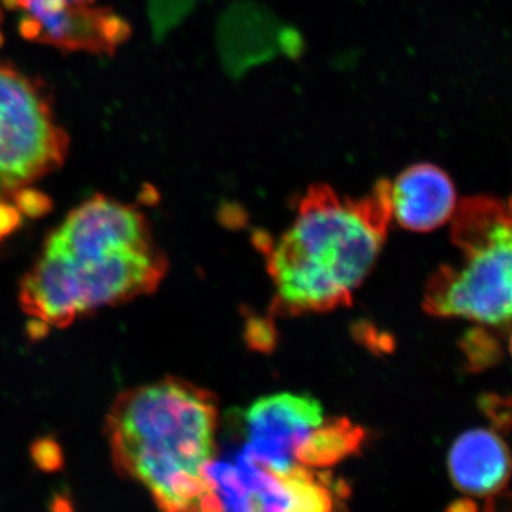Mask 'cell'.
<instances>
[{
    "instance_id": "cell-9",
    "label": "cell",
    "mask_w": 512,
    "mask_h": 512,
    "mask_svg": "<svg viewBox=\"0 0 512 512\" xmlns=\"http://www.w3.org/2000/svg\"><path fill=\"white\" fill-rule=\"evenodd\" d=\"M235 457L251 485L254 512H332V487L316 470L298 466L278 473L259 466L241 451Z\"/></svg>"
},
{
    "instance_id": "cell-8",
    "label": "cell",
    "mask_w": 512,
    "mask_h": 512,
    "mask_svg": "<svg viewBox=\"0 0 512 512\" xmlns=\"http://www.w3.org/2000/svg\"><path fill=\"white\" fill-rule=\"evenodd\" d=\"M390 220L413 232H430L453 220L456 187L446 171L430 163L410 165L389 181Z\"/></svg>"
},
{
    "instance_id": "cell-2",
    "label": "cell",
    "mask_w": 512,
    "mask_h": 512,
    "mask_svg": "<svg viewBox=\"0 0 512 512\" xmlns=\"http://www.w3.org/2000/svg\"><path fill=\"white\" fill-rule=\"evenodd\" d=\"M387 190L389 181L360 198L325 184L309 188L289 227L265 248L276 311L303 315L350 305L386 241Z\"/></svg>"
},
{
    "instance_id": "cell-6",
    "label": "cell",
    "mask_w": 512,
    "mask_h": 512,
    "mask_svg": "<svg viewBox=\"0 0 512 512\" xmlns=\"http://www.w3.org/2000/svg\"><path fill=\"white\" fill-rule=\"evenodd\" d=\"M328 420L319 400L308 394H269L245 410V443L239 451L259 466L285 473L298 467L299 457Z\"/></svg>"
},
{
    "instance_id": "cell-12",
    "label": "cell",
    "mask_w": 512,
    "mask_h": 512,
    "mask_svg": "<svg viewBox=\"0 0 512 512\" xmlns=\"http://www.w3.org/2000/svg\"><path fill=\"white\" fill-rule=\"evenodd\" d=\"M508 207H510V208H511V211H512V198H511L510 205H508Z\"/></svg>"
},
{
    "instance_id": "cell-5",
    "label": "cell",
    "mask_w": 512,
    "mask_h": 512,
    "mask_svg": "<svg viewBox=\"0 0 512 512\" xmlns=\"http://www.w3.org/2000/svg\"><path fill=\"white\" fill-rule=\"evenodd\" d=\"M66 153V134L42 94L0 64V204L55 171Z\"/></svg>"
},
{
    "instance_id": "cell-10",
    "label": "cell",
    "mask_w": 512,
    "mask_h": 512,
    "mask_svg": "<svg viewBox=\"0 0 512 512\" xmlns=\"http://www.w3.org/2000/svg\"><path fill=\"white\" fill-rule=\"evenodd\" d=\"M448 473L457 490L484 497L503 490L512 477V454L500 434L474 429L450 448Z\"/></svg>"
},
{
    "instance_id": "cell-4",
    "label": "cell",
    "mask_w": 512,
    "mask_h": 512,
    "mask_svg": "<svg viewBox=\"0 0 512 512\" xmlns=\"http://www.w3.org/2000/svg\"><path fill=\"white\" fill-rule=\"evenodd\" d=\"M457 264L443 265L424 291L436 318L503 325L512 320V211L497 198H464L453 217Z\"/></svg>"
},
{
    "instance_id": "cell-7",
    "label": "cell",
    "mask_w": 512,
    "mask_h": 512,
    "mask_svg": "<svg viewBox=\"0 0 512 512\" xmlns=\"http://www.w3.org/2000/svg\"><path fill=\"white\" fill-rule=\"evenodd\" d=\"M22 35L66 50L113 53L130 35L127 23L97 0H5Z\"/></svg>"
},
{
    "instance_id": "cell-3",
    "label": "cell",
    "mask_w": 512,
    "mask_h": 512,
    "mask_svg": "<svg viewBox=\"0 0 512 512\" xmlns=\"http://www.w3.org/2000/svg\"><path fill=\"white\" fill-rule=\"evenodd\" d=\"M217 431V399L175 377L119 394L106 417L114 467L144 485L161 512H201Z\"/></svg>"
},
{
    "instance_id": "cell-11",
    "label": "cell",
    "mask_w": 512,
    "mask_h": 512,
    "mask_svg": "<svg viewBox=\"0 0 512 512\" xmlns=\"http://www.w3.org/2000/svg\"><path fill=\"white\" fill-rule=\"evenodd\" d=\"M510 352H511V356H512V333H511V338H510Z\"/></svg>"
},
{
    "instance_id": "cell-1",
    "label": "cell",
    "mask_w": 512,
    "mask_h": 512,
    "mask_svg": "<svg viewBox=\"0 0 512 512\" xmlns=\"http://www.w3.org/2000/svg\"><path fill=\"white\" fill-rule=\"evenodd\" d=\"M168 262L137 208L96 195L47 237L20 284L35 322L66 328L97 309L156 291Z\"/></svg>"
}]
</instances>
